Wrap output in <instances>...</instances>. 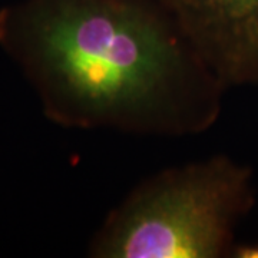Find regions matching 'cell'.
Masks as SVG:
<instances>
[{"label": "cell", "mask_w": 258, "mask_h": 258, "mask_svg": "<svg viewBox=\"0 0 258 258\" xmlns=\"http://www.w3.org/2000/svg\"><path fill=\"white\" fill-rule=\"evenodd\" d=\"M0 46L66 128L186 137L221 113L227 88L155 0H22Z\"/></svg>", "instance_id": "6da1fadb"}, {"label": "cell", "mask_w": 258, "mask_h": 258, "mask_svg": "<svg viewBox=\"0 0 258 258\" xmlns=\"http://www.w3.org/2000/svg\"><path fill=\"white\" fill-rule=\"evenodd\" d=\"M254 205L252 174L224 155L149 176L93 235L96 258L231 255L238 222Z\"/></svg>", "instance_id": "7a4b0ae2"}, {"label": "cell", "mask_w": 258, "mask_h": 258, "mask_svg": "<svg viewBox=\"0 0 258 258\" xmlns=\"http://www.w3.org/2000/svg\"><path fill=\"white\" fill-rule=\"evenodd\" d=\"M222 85L258 82V0H155Z\"/></svg>", "instance_id": "3957f363"}, {"label": "cell", "mask_w": 258, "mask_h": 258, "mask_svg": "<svg viewBox=\"0 0 258 258\" xmlns=\"http://www.w3.org/2000/svg\"><path fill=\"white\" fill-rule=\"evenodd\" d=\"M232 255L241 258H258V244L238 245L232 249Z\"/></svg>", "instance_id": "277c9868"}]
</instances>
